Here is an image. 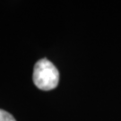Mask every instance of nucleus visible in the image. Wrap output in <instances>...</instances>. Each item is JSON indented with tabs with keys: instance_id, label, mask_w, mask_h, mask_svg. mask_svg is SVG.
<instances>
[{
	"instance_id": "obj_1",
	"label": "nucleus",
	"mask_w": 121,
	"mask_h": 121,
	"mask_svg": "<svg viewBox=\"0 0 121 121\" xmlns=\"http://www.w3.org/2000/svg\"><path fill=\"white\" fill-rule=\"evenodd\" d=\"M33 82L42 91L53 90L59 82V72L53 63L47 58H42L34 65Z\"/></svg>"
},
{
	"instance_id": "obj_2",
	"label": "nucleus",
	"mask_w": 121,
	"mask_h": 121,
	"mask_svg": "<svg viewBox=\"0 0 121 121\" xmlns=\"http://www.w3.org/2000/svg\"><path fill=\"white\" fill-rule=\"evenodd\" d=\"M0 121H16L15 118L7 111L0 109Z\"/></svg>"
}]
</instances>
